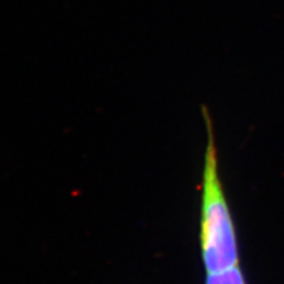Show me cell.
Instances as JSON below:
<instances>
[{"instance_id": "obj_2", "label": "cell", "mask_w": 284, "mask_h": 284, "mask_svg": "<svg viewBox=\"0 0 284 284\" xmlns=\"http://www.w3.org/2000/svg\"><path fill=\"white\" fill-rule=\"evenodd\" d=\"M205 284H245L243 274L238 266H233L216 274H208Z\"/></svg>"}, {"instance_id": "obj_1", "label": "cell", "mask_w": 284, "mask_h": 284, "mask_svg": "<svg viewBox=\"0 0 284 284\" xmlns=\"http://www.w3.org/2000/svg\"><path fill=\"white\" fill-rule=\"evenodd\" d=\"M201 114L207 142L203 168L200 244L205 269L207 274H216L238 265V248L232 217L219 177L212 117L206 106H201Z\"/></svg>"}]
</instances>
